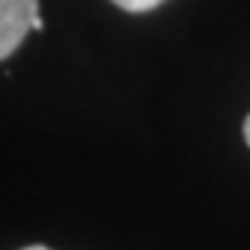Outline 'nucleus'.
<instances>
[{
	"label": "nucleus",
	"mask_w": 250,
	"mask_h": 250,
	"mask_svg": "<svg viewBox=\"0 0 250 250\" xmlns=\"http://www.w3.org/2000/svg\"><path fill=\"white\" fill-rule=\"evenodd\" d=\"M39 14V0H0V62L9 59L28 31H34V17Z\"/></svg>",
	"instance_id": "1"
},
{
	"label": "nucleus",
	"mask_w": 250,
	"mask_h": 250,
	"mask_svg": "<svg viewBox=\"0 0 250 250\" xmlns=\"http://www.w3.org/2000/svg\"><path fill=\"white\" fill-rule=\"evenodd\" d=\"M117 9L123 11H134V14H142V11H150L156 6H161L164 0H111Z\"/></svg>",
	"instance_id": "2"
},
{
	"label": "nucleus",
	"mask_w": 250,
	"mask_h": 250,
	"mask_svg": "<svg viewBox=\"0 0 250 250\" xmlns=\"http://www.w3.org/2000/svg\"><path fill=\"white\" fill-rule=\"evenodd\" d=\"M242 131H245V142H248V147H250V114L245 117V128H242Z\"/></svg>",
	"instance_id": "3"
},
{
	"label": "nucleus",
	"mask_w": 250,
	"mask_h": 250,
	"mask_svg": "<svg viewBox=\"0 0 250 250\" xmlns=\"http://www.w3.org/2000/svg\"><path fill=\"white\" fill-rule=\"evenodd\" d=\"M31 25H34V31H42V28H45V22H42V17L36 14V17H34V22H31Z\"/></svg>",
	"instance_id": "4"
},
{
	"label": "nucleus",
	"mask_w": 250,
	"mask_h": 250,
	"mask_svg": "<svg viewBox=\"0 0 250 250\" xmlns=\"http://www.w3.org/2000/svg\"><path fill=\"white\" fill-rule=\"evenodd\" d=\"M22 250H50V248H42V245H31V248H22Z\"/></svg>",
	"instance_id": "5"
}]
</instances>
